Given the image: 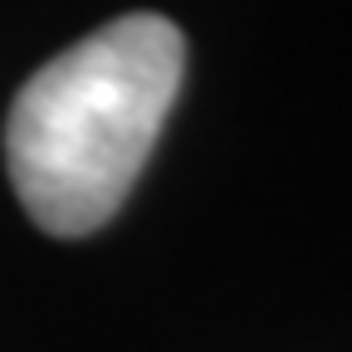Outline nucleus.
<instances>
[{"instance_id":"1","label":"nucleus","mask_w":352,"mask_h":352,"mask_svg":"<svg viewBox=\"0 0 352 352\" xmlns=\"http://www.w3.org/2000/svg\"><path fill=\"white\" fill-rule=\"evenodd\" d=\"M182 30L138 10L25 78L6 118V166L39 230L78 240L118 215L182 94Z\"/></svg>"}]
</instances>
